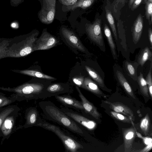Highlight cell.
<instances>
[{
    "instance_id": "obj_1",
    "label": "cell",
    "mask_w": 152,
    "mask_h": 152,
    "mask_svg": "<svg viewBox=\"0 0 152 152\" xmlns=\"http://www.w3.org/2000/svg\"><path fill=\"white\" fill-rule=\"evenodd\" d=\"M39 105L48 120L56 123L77 135L84 136V131L81 126L68 116L53 102L50 101H42L39 103Z\"/></svg>"
},
{
    "instance_id": "obj_2",
    "label": "cell",
    "mask_w": 152,
    "mask_h": 152,
    "mask_svg": "<svg viewBox=\"0 0 152 152\" xmlns=\"http://www.w3.org/2000/svg\"><path fill=\"white\" fill-rule=\"evenodd\" d=\"M36 126L42 127L54 133L61 140L66 151L78 152L84 148L83 144L78 140L68 134L58 126L48 123L40 117Z\"/></svg>"
},
{
    "instance_id": "obj_3",
    "label": "cell",
    "mask_w": 152,
    "mask_h": 152,
    "mask_svg": "<svg viewBox=\"0 0 152 152\" xmlns=\"http://www.w3.org/2000/svg\"><path fill=\"white\" fill-rule=\"evenodd\" d=\"M86 29L90 39L102 51H105L104 42L101 28V20L97 19L92 24L86 25Z\"/></svg>"
},
{
    "instance_id": "obj_4",
    "label": "cell",
    "mask_w": 152,
    "mask_h": 152,
    "mask_svg": "<svg viewBox=\"0 0 152 152\" xmlns=\"http://www.w3.org/2000/svg\"><path fill=\"white\" fill-rule=\"evenodd\" d=\"M60 108L68 116L88 130H92L96 128V124L94 121L87 118L78 112L61 105Z\"/></svg>"
},
{
    "instance_id": "obj_5",
    "label": "cell",
    "mask_w": 152,
    "mask_h": 152,
    "mask_svg": "<svg viewBox=\"0 0 152 152\" xmlns=\"http://www.w3.org/2000/svg\"><path fill=\"white\" fill-rule=\"evenodd\" d=\"M43 5L39 14L42 23L48 24L53 21L56 13V0H42Z\"/></svg>"
},
{
    "instance_id": "obj_6",
    "label": "cell",
    "mask_w": 152,
    "mask_h": 152,
    "mask_svg": "<svg viewBox=\"0 0 152 152\" xmlns=\"http://www.w3.org/2000/svg\"><path fill=\"white\" fill-rule=\"evenodd\" d=\"M93 67L85 65V68L89 76L103 90L110 91L104 84V73L96 62L93 63Z\"/></svg>"
},
{
    "instance_id": "obj_7",
    "label": "cell",
    "mask_w": 152,
    "mask_h": 152,
    "mask_svg": "<svg viewBox=\"0 0 152 152\" xmlns=\"http://www.w3.org/2000/svg\"><path fill=\"white\" fill-rule=\"evenodd\" d=\"M34 48V50H42L50 49L58 43L56 38L48 33L47 29H43L40 37L36 41Z\"/></svg>"
},
{
    "instance_id": "obj_8",
    "label": "cell",
    "mask_w": 152,
    "mask_h": 152,
    "mask_svg": "<svg viewBox=\"0 0 152 152\" xmlns=\"http://www.w3.org/2000/svg\"><path fill=\"white\" fill-rule=\"evenodd\" d=\"M113 70L115 78L119 84L123 87L129 95L135 99L133 90L123 72L122 68L119 65L115 64L113 66Z\"/></svg>"
},
{
    "instance_id": "obj_9",
    "label": "cell",
    "mask_w": 152,
    "mask_h": 152,
    "mask_svg": "<svg viewBox=\"0 0 152 152\" xmlns=\"http://www.w3.org/2000/svg\"><path fill=\"white\" fill-rule=\"evenodd\" d=\"M73 90L68 84L54 83L49 85L44 93L45 98L55 96L61 94H70L73 93Z\"/></svg>"
},
{
    "instance_id": "obj_10",
    "label": "cell",
    "mask_w": 152,
    "mask_h": 152,
    "mask_svg": "<svg viewBox=\"0 0 152 152\" xmlns=\"http://www.w3.org/2000/svg\"><path fill=\"white\" fill-rule=\"evenodd\" d=\"M54 96L64 106L72 108L78 111H83L85 113L82 102L72 97L70 94L59 95Z\"/></svg>"
},
{
    "instance_id": "obj_11",
    "label": "cell",
    "mask_w": 152,
    "mask_h": 152,
    "mask_svg": "<svg viewBox=\"0 0 152 152\" xmlns=\"http://www.w3.org/2000/svg\"><path fill=\"white\" fill-rule=\"evenodd\" d=\"M61 32L66 41L71 46L78 49L83 53H89L79 39L72 31L66 28L63 27Z\"/></svg>"
},
{
    "instance_id": "obj_12",
    "label": "cell",
    "mask_w": 152,
    "mask_h": 152,
    "mask_svg": "<svg viewBox=\"0 0 152 152\" xmlns=\"http://www.w3.org/2000/svg\"><path fill=\"white\" fill-rule=\"evenodd\" d=\"M138 66V64L134 61H132L130 59H126L123 61L122 68L127 79H131L137 82V71Z\"/></svg>"
},
{
    "instance_id": "obj_13",
    "label": "cell",
    "mask_w": 152,
    "mask_h": 152,
    "mask_svg": "<svg viewBox=\"0 0 152 152\" xmlns=\"http://www.w3.org/2000/svg\"><path fill=\"white\" fill-rule=\"evenodd\" d=\"M78 93V96L81 100L85 113L88 114L96 119L100 117V114L93 104L89 102L83 94L79 88L75 86Z\"/></svg>"
},
{
    "instance_id": "obj_14",
    "label": "cell",
    "mask_w": 152,
    "mask_h": 152,
    "mask_svg": "<svg viewBox=\"0 0 152 152\" xmlns=\"http://www.w3.org/2000/svg\"><path fill=\"white\" fill-rule=\"evenodd\" d=\"M136 130L133 127L122 128L125 152H130L132 149V144L136 136Z\"/></svg>"
},
{
    "instance_id": "obj_15",
    "label": "cell",
    "mask_w": 152,
    "mask_h": 152,
    "mask_svg": "<svg viewBox=\"0 0 152 152\" xmlns=\"http://www.w3.org/2000/svg\"><path fill=\"white\" fill-rule=\"evenodd\" d=\"M104 103L108 105L110 108L114 111L126 115L132 118L134 116V113L131 109L122 103L111 102L107 101H104Z\"/></svg>"
},
{
    "instance_id": "obj_16",
    "label": "cell",
    "mask_w": 152,
    "mask_h": 152,
    "mask_svg": "<svg viewBox=\"0 0 152 152\" xmlns=\"http://www.w3.org/2000/svg\"><path fill=\"white\" fill-rule=\"evenodd\" d=\"M134 61L138 64L139 66L141 67H142L148 61L152 62L151 49L148 46L141 48Z\"/></svg>"
},
{
    "instance_id": "obj_17",
    "label": "cell",
    "mask_w": 152,
    "mask_h": 152,
    "mask_svg": "<svg viewBox=\"0 0 152 152\" xmlns=\"http://www.w3.org/2000/svg\"><path fill=\"white\" fill-rule=\"evenodd\" d=\"M81 88L96 95L105 96L104 94L99 88L97 84L89 77H84Z\"/></svg>"
},
{
    "instance_id": "obj_18",
    "label": "cell",
    "mask_w": 152,
    "mask_h": 152,
    "mask_svg": "<svg viewBox=\"0 0 152 152\" xmlns=\"http://www.w3.org/2000/svg\"><path fill=\"white\" fill-rule=\"evenodd\" d=\"M104 31L110 48L113 58L114 59L117 60L118 55L115 44L113 38L111 31L108 26L106 24L104 25Z\"/></svg>"
},
{
    "instance_id": "obj_19",
    "label": "cell",
    "mask_w": 152,
    "mask_h": 152,
    "mask_svg": "<svg viewBox=\"0 0 152 152\" xmlns=\"http://www.w3.org/2000/svg\"><path fill=\"white\" fill-rule=\"evenodd\" d=\"M40 117L36 108L30 109L27 113L26 124L28 126H36Z\"/></svg>"
},
{
    "instance_id": "obj_20",
    "label": "cell",
    "mask_w": 152,
    "mask_h": 152,
    "mask_svg": "<svg viewBox=\"0 0 152 152\" xmlns=\"http://www.w3.org/2000/svg\"><path fill=\"white\" fill-rule=\"evenodd\" d=\"M105 11L106 18L112 29L119 52L120 51V47L114 19L111 12L108 9L106 8Z\"/></svg>"
},
{
    "instance_id": "obj_21",
    "label": "cell",
    "mask_w": 152,
    "mask_h": 152,
    "mask_svg": "<svg viewBox=\"0 0 152 152\" xmlns=\"http://www.w3.org/2000/svg\"><path fill=\"white\" fill-rule=\"evenodd\" d=\"M14 123L13 117H7L5 118L1 127V131L4 135H8L11 132Z\"/></svg>"
},
{
    "instance_id": "obj_22",
    "label": "cell",
    "mask_w": 152,
    "mask_h": 152,
    "mask_svg": "<svg viewBox=\"0 0 152 152\" xmlns=\"http://www.w3.org/2000/svg\"><path fill=\"white\" fill-rule=\"evenodd\" d=\"M95 1V0H79L72 5L66 6L67 10H73L78 7L85 9L92 5Z\"/></svg>"
},
{
    "instance_id": "obj_23",
    "label": "cell",
    "mask_w": 152,
    "mask_h": 152,
    "mask_svg": "<svg viewBox=\"0 0 152 152\" xmlns=\"http://www.w3.org/2000/svg\"><path fill=\"white\" fill-rule=\"evenodd\" d=\"M137 77V82L139 87L140 92L144 96L148 97H149V95L147 85L142 73L140 72Z\"/></svg>"
},
{
    "instance_id": "obj_24",
    "label": "cell",
    "mask_w": 152,
    "mask_h": 152,
    "mask_svg": "<svg viewBox=\"0 0 152 152\" xmlns=\"http://www.w3.org/2000/svg\"><path fill=\"white\" fill-rule=\"evenodd\" d=\"M151 125V120L149 115L147 114L140 121V127L142 132L145 135L148 134Z\"/></svg>"
},
{
    "instance_id": "obj_25",
    "label": "cell",
    "mask_w": 152,
    "mask_h": 152,
    "mask_svg": "<svg viewBox=\"0 0 152 152\" xmlns=\"http://www.w3.org/2000/svg\"><path fill=\"white\" fill-rule=\"evenodd\" d=\"M145 1L146 18L151 25L152 23V0H145Z\"/></svg>"
},
{
    "instance_id": "obj_26",
    "label": "cell",
    "mask_w": 152,
    "mask_h": 152,
    "mask_svg": "<svg viewBox=\"0 0 152 152\" xmlns=\"http://www.w3.org/2000/svg\"><path fill=\"white\" fill-rule=\"evenodd\" d=\"M111 116L115 119L124 123L131 124L132 121L131 118H128L121 113L111 111L110 112Z\"/></svg>"
},
{
    "instance_id": "obj_27",
    "label": "cell",
    "mask_w": 152,
    "mask_h": 152,
    "mask_svg": "<svg viewBox=\"0 0 152 152\" xmlns=\"http://www.w3.org/2000/svg\"><path fill=\"white\" fill-rule=\"evenodd\" d=\"M152 62H151L150 69L146 76L145 80L147 85L148 93L151 98L152 97Z\"/></svg>"
},
{
    "instance_id": "obj_28",
    "label": "cell",
    "mask_w": 152,
    "mask_h": 152,
    "mask_svg": "<svg viewBox=\"0 0 152 152\" xmlns=\"http://www.w3.org/2000/svg\"><path fill=\"white\" fill-rule=\"evenodd\" d=\"M14 110L12 108H10L3 111L0 113V129L5 118Z\"/></svg>"
},
{
    "instance_id": "obj_29",
    "label": "cell",
    "mask_w": 152,
    "mask_h": 152,
    "mask_svg": "<svg viewBox=\"0 0 152 152\" xmlns=\"http://www.w3.org/2000/svg\"><path fill=\"white\" fill-rule=\"evenodd\" d=\"M84 77L83 76H78L75 77L72 79L73 83L75 86L82 88L84 81Z\"/></svg>"
},
{
    "instance_id": "obj_30",
    "label": "cell",
    "mask_w": 152,
    "mask_h": 152,
    "mask_svg": "<svg viewBox=\"0 0 152 152\" xmlns=\"http://www.w3.org/2000/svg\"><path fill=\"white\" fill-rule=\"evenodd\" d=\"M32 48L31 47H28L25 48L20 51V54L21 56H25L30 53L32 51Z\"/></svg>"
},
{
    "instance_id": "obj_31",
    "label": "cell",
    "mask_w": 152,
    "mask_h": 152,
    "mask_svg": "<svg viewBox=\"0 0 152 152\" xmlns=\"http://www.w3.org/2000/svg\"><path fill=\"white\" fill-rule=\"evenodd\" d=\"M11 101L6 98L3 96H0V107L8 104Z\"/></svg>"
},
{
    "instance_id": "obj_32",
    "label": "cell",
    "mask_w": 152,
    "mask_h": 152,
    "mask_svg": "<svg viewBox=\"0 0 152 152\" xmlns=\"http://www.w3.org/2000/svg\"><path fill=\"white\" fill-rule=\"evenodd\" d=\"M77 0H59L60 2L64 5L69 6L75 4Z\"/></svg>"
},
{
    "instance_id": "obj_33",
    "label": "cell",
    "mask_w": 152,
    "mask_h": 152,
    "mask_svg": "<svg viewBox=\"0 0 152 152\" xmlns=\"http://www.w3.org/2000/svg\"><path fill=\"white\" fill-rule=\"evenodd\" d=\"M24 1V0H10V3L12 6L16 7L23 2Z\"/></svg>"
},
{
    "instance_id": "obj_34",
    "label": "cell",
    "mask_w": 152,
    "mask_h": 152,
    "mask_svg": "<svg viewBox=\"0 0 152 152\" xmlns=\"http://www.w3.org/2000/svg\"><path fill=\"white\" fill-rule=\"evenodd\" d=\"M148 38L151 47L152 48V30L151 28L148 29Z\"/></svg>"
},
{
    "instance_id": "obj_35",
    "label": "cell",
    "mask_w": 152,
    "mask_h": 152,
    "mask_svg": "<svg viewBox=\"0 0 152 152\" xmlns=\"http://www.w3.org/2000/svg\"><path fill=\"white\" fill-rule=\"evenodd\" d=\"M142 139V140L144 144L146 145H147L152 143V139L151 137H143Z\"/></svg>"
},
{
    "instance_id": "obj_36",
    "label": "cell",
    "mask_w": 152,
    "mask_h": 152,
    "mask_svg": "<svg viewBox=\"0 0 152 152\" xmlns=\"http://www.w3.org/2000/svg\"><path fill=\"white\" fill-rule=\"evenodd\" d=\"M143 0H134L132 4V8L134 10L137 8L141 4Z\"/></svg>"
},
{
    "instance_id": "obj_37",
    "label": "cell",
    "mask_w": 152,
    "mask_h": 152,
    "mask_svg": "<svg viewBox=\"0 0 152 152\" xmlns=\"http://www.w3.org/2000/svg\"><path fill=\"white\" fill-rule=\"evenodd\" d=\"M152 148V143L146 145L144 148L140 151V152H148Z\"/></svg>"
},
{
    "instance_id": "obj_38",
    "label": "cell",
    "mask_w": 152,
    "mask_h": 152,
    "mask_svg": "<svg viewBox=\"0 0 152 152\" xmlns=\"http://www.w3.org/2000/svg\"><path fill=\"white\" fill-rule=\"evenodd\" d=\"M126 0H115L114 4V9H117L118 5L119 3H122L123 4L125 2Z\"/></svg>"
},
{
    "instance_id": "obj_39",
    "label": "cell",
    "mask_w": 152,
    "mask_h": 152,
    "mask_svg": "<svg viewBox=\"0 0 152 152\" xmlns=\"http://www.w3.org/2000/svg\"><path fill=\"white\" fill-rule=\"evenodd\" d=\"M136 135H137L138 137L141 139L142 138L143 136L140 133L137 132L136 130Z\"/></svg>"
},
{
    "instance_id": "obj_40",
    "label": "cell",
    "mask_w": 152,
    "mask_h": 152,
    "mask_svg": "<svg viewBox=\"0 0 152 152\" xmlns=\"http://www.w3.org/2000/svg\"><path fill=\"white\" fill-rule=\"evenodd\" d=\"M134 0H129V4L130 5H132Z\"/></svg>"
},
{
    "instance_id": "obj_41",
    "label": "cell",
    "mask_w": 152,
    "mask_h": 152,
    "mask_svg": "<svg viewBox=\"0 0 152 152\" xmlns=\"http://www.w3.org/2000/svg\"><path fill=\"white\" fill-rule=\"evenodd\" d=\"M12 26L13 27H15L16 26L15 24L14 23H12Z\"/></svg>"
}]
</instances>
